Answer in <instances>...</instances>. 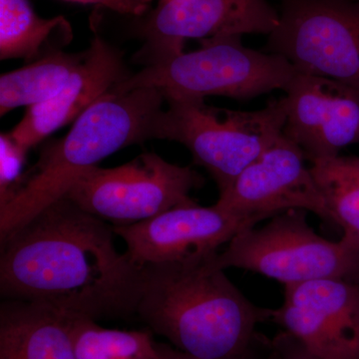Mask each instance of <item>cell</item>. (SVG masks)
<instances>
[{
    "mask_svg": "<svg viewBox=\"0 0 359 359\" xmlns=\"http://www.w3.org/2000/svg\"><path fill=\"white\" fill-rule=\"evenodd\" d=\"M113 226L67 198L1 244L0 294L99 320L136 316L143 268L116 249Z\"/></svg>",
    "mask_w": 359,
    "mask_h": 359,
    "instance_id": "obj_1",
    "label": "cell"
},
{
    "mask_svg": "<svg viewBox=\"0 0 359 359\" xmlns=\"http://www.w3.org/2000/svg\"><path fill=\"white\" fill-rule=\"evenodd\" d=\"M214 257L143 268L136 316L191 358H249L257 325L273 309L252 304Z\"/></svg>",
    "mask_w": 359,
    "mask_h": 359,
    "instance_id": "obj_2",
    "label": "cell"
},
{
    "mask_svg": "<svg viewBox=\"0 0 359 359\" xmlns=\"http://www.w3.org/2000/svg\"><path fill=\"white\" fill-rule=\"evenodd\" d=\"M164 102L159 89L137 88L110 92L85 111L63 138L43 149L32 174L0 205V243L65 198L78 180L108 156L150 140L151 123Z\"/></svg>",
    "mask_w": 359,
    "mask_h": 359,
    "instance_id": "obj_3",
    "label": "cell"
},
{
    "mask_svg": "<svg viewBox=\"0 0 359 359\" xmlns=\"http://www.w3.org/2000/svg\"><path fill=\"white\" fill-rule=\"evenodd\" d=\"M151 123L149 138L177 142L192 154L218 186L219 194L283 134L287 99H271L263 109L215 107L205 99H165Z\"/></svg>",
    "mask_w": 359,
    "mask_h": 359,
    "instance_id": "obj_4",
    "label": "cell"
},
{
    "mask_svg": "<svg viewBox=\"0 0 359 359\" xmlns=\"http://www.w3.org/2000/svg\"><path fill=\"white\" fill-rule=\"evenodd\" d=\"M198 50L145 65L111 92L157 88L165 99L223 96L248 100L287 88L297 70L287 59L245 46L241 35L201 40Z\"/></svg>",
    "mask_w": 359,
    "mask_h": 359,
    "instance_id": "obj_5",
    "label": "cell"
},
{
    "mask_svg": "<svg viewBox=\"0 0 359 359\" xmlns=\"http://www.w3.org/2000/svg\"><path fill=\"white\" fill-rule=\"evenodd\" d=\"M215 266L261 273L285 285L339 278L359 283V245L342 237L332 242L318 236L304 210H290L238 231Z\"/></svg>",
    "mask_w": 359,
    "mask_h": 359,
    "instance_id": "obj_6",
    "label": "cell"
},
{
    "mask_svg": "<svg viewBox=\"0 0 359 359\" xmlns=\"http://www.w3.org/2000/svg\"><path fill=\"white\" fill-rule=\"evenodd\" d=\"M204 182L192 168L144 153L122 166L89 170L65 198L97 218L125 226L194 202L190 193Z\"/></svg>",
    "mask_w": 359,
    "mask_h": 359,
    "instance_id": "obj_7",
    "label": "cell"
},
{
    "mask_svg": "<svg viewBox=\"0 0 359 359\" xmlns=\"http://www.w3.org/2000/svg\"><path fill=\"white\" fill-rule=\"evenodd\" d=\"M264 51L287 59L297 72L359 92V1L283 0Z\"/></svg>",
    "mask_w": 359,
    "mask_h": 359,
    "instance_id": "obj_8",
    "label": "cell"
},
{
    "mask_svg": "<svg viewBox=\"0 0 359 359\" xmlns=\"http://www.w3.org/2000/svg\"><path fill=\"white\" fill-rule=\"evenodd\" d=\"M254 219L194 201L138 223L113 226L126 244L127 256L140 268L194 264L219 254L238 231L256 226Z\"/></svg>",
    "mask_w": 359,
    "mask_h": 359,
    "instance_id": "obj_9",
    "label": "cell"
},
{
    "mask_svg": "<svg viewBox=\"0 0 359 359\" xmlns=\"http://www.w3.org/2000/svg\"><path fill=\"white\" fill-rule=\"evenodd\" d=\"M306 161L299 146L282 134L219 194L216 205L257 223L290 210H304L332 224L327 202Z\"/></svg>",
    "mask_w": 359,
    "mask_h": 359,
    "instance_id": "obj_10",
    "label": "cell"
},
{
    "mask_svg": "<svg viewBox=\"0 0 359 359\" xmlns=\"http://www.w3.org/2000/svg\"><path fill=\"white\" fill-rule=\"evenodd\" d=\"M278 23L268 0H168L142 25L146 44L137 57L148 65L184 52L187 39L269 35Z\"/></svg>",
    "mask_w": 359,
    "mask_h": 359,
    "instance_id": "obj_11",
    "label": "cell"
},
{
    "mask_svg": "<svg viewBox=\"0 0 359 359\" xmlns=\"http://www.w3.org/2000/svg\"><path fill=\"white\" fill-rule=\"evenodd\" d=\"M271 320L320 359H359V283L323 278L285 285Z\"/></svg>",
    "mask_w": 359,
    "mask_h": 359,
    "instance_id": "obj_12",
    "label": "cell"
},
{
    "mask_svg": "<svg viewBox=\"0 0 359 359\" xmlns=\"http://www.w3.org/2000/svg\"><path fill=\"white\" fill-rule=\"evenodd\" d=\"M287 120L283 135L309 162L334 157L359 144V92L318 75L297 72L285 89Z\"/></svg>",
    "mask_w": 359,
    "mask_h": 359,
    "instance_id": "obj_13",
    "label": "cell"
},
{
    "mask_svg": "<svg viewBox=\"0 0 359 359\" xmlns=\"http://www.w3.org/2000/svg\"><path fill=\"white\" fill-rule=\"evenodd\" d=\"M131 75L119 49L94 35L83 60L52 98L26 111L9 137L27 152L49 135L74 122Z\"/></svg>",
    "mask_w": 359,
    "mask_h": 359,
    "instance_id": "obj_14",
    "label": "cell"
},
{
    "mask_svg": "<svg viewBox=\"0 0 359 359\" xmlns=\"http://www.w3.org/2000/svg\"><path fill=\"white\" fill-rule=\"evenodd\" d=\"M72 316L42 304L4 299L0 304V359H77Z\"/></svg>",
    "mask_w": 359,
    "mask_h": 359,
    "instance_id": "obj_15",
    "label": "cell"
},
{
    "mask_svg": "<svg viewBox=\"0 0 359 359\" xmlns=\"http://www.w3.org/2000/svg\"><path fill=\"white\" fill-rule=\"evenodd\" d=\"M72 30L63 16L39 18L28 0H0V59L35 61L69 43Z\"/></svg>",
    "mask_w": 359,
    "mask_h": 359,
    "instance_id": "obj_16",
    "label": "cell"
},
{
    "mask_svg": "<svg viewBox=\"0 0 359 359\" xmlns=\"http://www.w3.org/2000/svg\"><path fill=\"white\" fill-rule=\"evenodd\" d=\"M71 334L77 359H186L171 344H162L152 330L105 328L96 321L73 318Z\"/></svg>",
    "mask_w": 359,
    "mask_h": 359,
    "instance_id": "obj_17",
    "label": "cell"
},
{
    "mask_svg": "<svg viewBox=\"0 0 359 359\" xmlns=\"http://www.w3.org/2000/svg\"><path fill=\"white\" fill-rule=\"evenodd\" d=\"M85 57L81 53L51 52L25 67L0 77V115L15 108L37 105L52 98L62 88Z\"/></svg>",
    "mask_w": 359,
    "mask_h": 359,
    "instance_id": "obj_18",
    "label": "cell"
},
{
    "mask_svg": "<svg viewBox=\"0 0 359 359\" xmlns=\"http://www.w3.org/2000/svg\"><path fill=\"white\" fill-rule=\"evenodd\" d=\"M311 170L332 224L342 229L344 238L359 245V156L313 161Z\"/></svg>",
    "mask_w": 359,
    "mask_h": 359,
    "instance_id": "obj_19",
    "label": "cell"
},
{
    "mask_svg": "<svg viewBox=\"0 0 359 359\" xmlns=\"http://www.w3.org/2000/svg\"><path fill=\"white\" fill-rule=\"evenodd\" d=\"M26 151L9 137L0 136V205L6 204L20 188L25 177L22 168L25 162Z\"/></svg>",
    "mask_w": 359,
    "mask_h": 359,
    "instance_id": "obj_20",
    "label": "cell"
},
{
    "mask_svg": "<svg viewBox=\"0 0 359 359\" xmlns=\"http://www.w3.org/2000/svg\"><path fill=\"white\" fill-rule=\"evenodd\" d=\"M269 347L271 359H320L287 332L276 335L269 341Z\"/></svg>",
    "mask_w": 359,
    "mask_h": 359,
    "instance_id": "obj_21",
    "label": "cell"
},
{
    "mask_svg": "<svg viewBox=\"0 0 359 359\" xmlns=\"http://www.w3.org/2000/svg\"><path fill=\"white\" fill-rule=\"evenodd\" d=\"M82 4H99L117 11L126 13H140L145 8V4L140 0H70Z\"/></svg>",
    "mask_w": 359,
    "mask_h": 359,
    "instance_id": "obj_22",
    "label": "cell"
},
{
    "mask_svg": "<svg viewBox=\"0 0 359 359\" xmlns=\"http://www.w3.org/2000/svg\"><path fill=\"white\" fill-rule=\"evenodd\" d=\"M186 359H193V358H191L190 356H188V358H187ZM241 359H252V358H250L249 356V358H241ZM266 359H271V354L269 353L268 358H266Z\"/></svg>",
    "mask_w": 359,
    "mask_h": 359,
    "instance_id": "obj_23",
    "label": "cell"
},
{
    "mask_svg": "<svg viewBox=\"0 0 359 359\" xmlns=\"http://www.w3.org/2000/svg\"><path fill=\"white\" fill-rule=\"evenodd\" d=\"M140 1L144 2V4H146V2L149 1V0H140Z\"/></svg>",
    "mask_w": 359,
    "mask_h": 359,
    "instance_id": "obj_24",
    "label": "cell"
},
{
    "mask_svg": "<svg viewBox=\"0 0 359 359\" xmlns=\"http://www.w3.org/2000/svg\"><path fill=\"white\" fill-rule=\"evenodd\" d=\"M165 1H168V0H160V4H161V2H165Z\"/></svg>",
    "mask_w": 359,
    "mask_h": 359,
    "instance_id": "obj_25",
    "label": "cell"
},
{
    "mask_svg": "<svg viewBox=\"0 0 359 359\" xmlns=\"http://www.w3.org/2000/svg\"><path fill=\"white\" fill-rule=\"evenodd\" d=\"M356 1H359V0H356Z\"/></svg>",
    "mask_w": 359,
    "mask_h": 359,
    "instance_id": "obj_26",
    "label": "cell"
}]
</instances>
